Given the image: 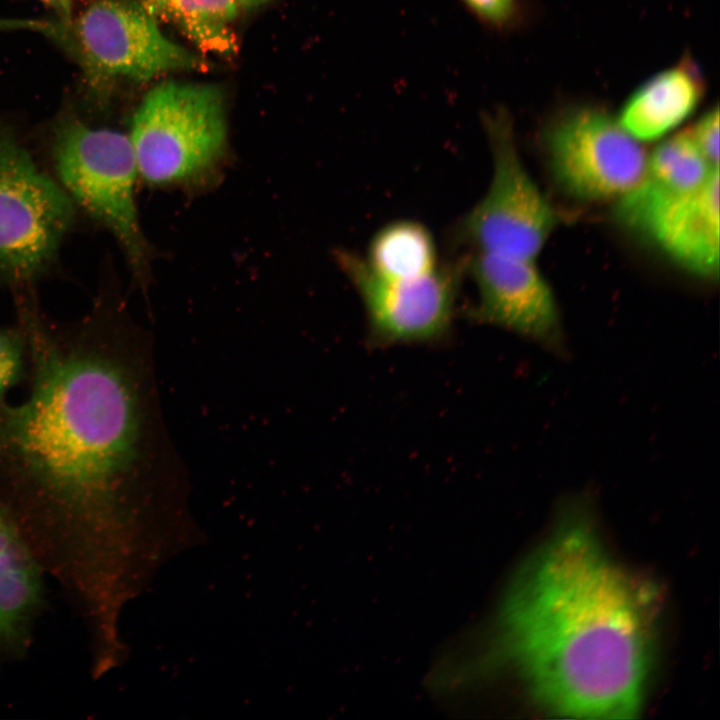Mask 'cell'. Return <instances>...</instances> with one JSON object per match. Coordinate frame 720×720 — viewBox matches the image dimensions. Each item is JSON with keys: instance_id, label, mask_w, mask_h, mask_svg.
Listing matches in <instances>:
<instances>
[{"instance_id": "obj_1", "label": "cell", "mask_w": 720, "mask_h": 720, "mask_svg": "<svg viewBox=\"0 0 720 720\" xmlns=\"http://www.w3.org/2000/svg\"><path fill=\"white\" fill-rule=\"evenodd\" d=\"M31 385L0 405V509L81 618L117 588L125 485L138 404L99 311L70 326L22 322Z\"/></svg>"}, {"instance_id": "obj_2", "label": "cell", "mask_w": 720, "mask_h": 720, "mask_svg": "<svg viewBox=\"0 0 720 720\" xmlns=\"http://www.w3.org/2000/svg\"><path fill=\"white\" fill-rule=\"evenodd\" d=\"M508 598V655L545 709L632 718L650 664L654 593L609 557L585 499L566 503Z\"/></svg>"}, {"instance_id": "obj_3", "label": "cell", "mask_w": 720, "mask_h": 720, "mask_svg": "<svg viewBox=\"0 0 720 720\" xmlns=\"http://www.w3.org/2000/svg\"><path fill=\"white\" fill-rule=\"evenodd\" d=\"M138 175L158 187L199 183L228 148L224 97L215 85L166 81L136 109L128 134Z\"/></svg>"}, {"instance_id": "obj_4", "label": "cell", "mask_w": 720, "mask_h": 720, "mask_svg": "<svg viewBox=\"0 0 720 720\" xmlns=\"http://www.w3.org/2000/svg\"><path fill=\"white\" fill-rule=\"evenodd\" d=\"M51 156L70 199L117 240L136 280H149L152 250L135 201L138 175L128 135L64 115L53 128Z\"/></svg>"}, {"instance_id": "obj_5", "label": "cell", "mask_w": 720, "mask_h": 720, "mask_svg": "<svg viewBox=\"0 0 720 720\" xmlns=\"http://www.w3.org/2000/svg\"><path fill=\"white\" fill-rule=\"evenodd\" d=\"M75 218L73 201L0 124V280L18 287L54 261Z\"/></svg>"}, {"instance_id": "obj_6", "label": "cell", "mask_w": 720, "mask_h": 720, "mask_svg": "<svg viewBox=\"0 0 720 720\" xmlns=\"http://www.w3.org/2000/svg\"><path fill=\"white\" fill-rule=\"evenodd\" d=\"M481 122L492 154V180L456 225L454 239L473 251L534 260L556 224L554 209L520 159L508 112H483Z\"/></svg>"}, {"instance_id": "obj_7", "label": "cell", "mask_w": 720, "mask_h": 720, "mask_svg": "<svg viewBox=\"0 0 720 720\" xmlns=\"http://www.w3.org/2000/svg\"><path fill=\"white\" fill-rule=\"evenodd\" d=\"M64 48L91 80L147 82L167 72L200 68L197 55L169 39L153 14L131 0H96L66 32Z\"/></svg>"}, {"instance_id": "obj_8", "label": "cell", "mask_w": 720, "mask_h": 720, "mask_svg": "<svg viewBox=\"0 0 720 720\" xmlns=\"http://www.w3.org/2000/svg\"><path fill=\"white\" fill-rule=\"evenodd\" d=\"M335 256L363 303L370 344L434 343L448 335L466 274L465 258L418 279L389 280L374 274L353 252L338 249Z\"/></svg>"}, {"instance_id": "obj_9", "label": "cell", "mask_w": 720, "mask_h": 720, "mask_svg": "<svg viewBox=\"0 0 720 720\" xmlns=\"http://www.w3.org/2000/svg\"><path fill=\"white\" fill-rule=\"evenodd\" d=\"M554 180L579 200L621 196L644 176L647 156L618 121L594 108L562 116L547 134Z\"/></svg>"}, {"instance_id": "obj_10", "label": "cell", "mask_w": 720, "mask_h": 720, "mask_svg": "<svg viewBox=\"0 0 720 720\" xmlns=\"http://www.w3.org/2000/svg\"><path fill=\"white\" fill-rule=\"evenodd\" d=\"M464 258L478 293L468 311L471 320L516 333L557 357L567 356L555 297L534 260L473 250Z\"/></svg>"}, {"instance_id": "obj_11", "label": "cell", "mask_w": 720, "mask_h": 720, "mask_svg": "<svg viewBox=\"0 0 720 720\" xmlns=\"http://www.w3.org/2000/svg\"><path fill=\"white\" fill-rule=\"evenodd\" d=\"M45 572L0 510V666L25 656L45 604Z\"/></svg>"}, {"instance_id": "obj_12", "label": "cell", "mask_w": 720, "mask_h": 720, "mask_svg": "<svg viewBox=\"0 0 720 720\" xmlns=\"http://www.w3.org/2000/svg\"><path fill=\"white\" fill-rule=\"evenodd\" d=\"M654 240L690 272L718 279L719 168L671 212Z\"/></svg>"}, {"instance_id": "obj_13", "label": "cell", "mask_w": 720, "mask_h": 720, "mask_svg": "<svg viewBox=\"0 0 720 720\" xmlns=\"http://www.w3.org/2000/svg\"><path fill=\"white\" fill-rule=\"evenodd\" d=\"M702 96V85L692 72L673 68L643 84L626 102L619 124L637 140H654L685 120Z\"/></svg>"}, {"instance_id": "obj_14", "label": "cell", "mask_w": 720, "mask_h": 720, "mask_svg": "<svg viewBox=\"0 0 720 720\" xmlns=\"http://www.w3.org/2000/svg\"><path fill=\"white\" fill-rule=\"evenodd\" d=\"M364 260L374 274L389 280L418 279L439 267L432 234L412 220L394 221L378 230Z\"/></svg>"}, {"instance_id": "obj_15", "label": "cell", "mask_w": 720, "mask_h": 720, "mask_svg": "<svg viewBox=\"0 0 720 720\" xmlns=\"http://www.w3.org/2000/svg\"><path fill=\"white\" fill-rule=\"evenodd\" d=\"M143 5L206 52L229 54L236 48L231 28L241 9L236 0H144Z\"/></svg>"}, {"instance_id": "obj_16", "label": "cell", "mask_w": 720, "mask_h": 720, "mask_svg": "<svg viewBox=\"0 0 720 720\" xmlns=\"http://www.w3.org/2000/svg\"><path fill=\"white\" fill-rule=\"evenodd\" d=\"M712 167L684 131L655 148L647 159L644 176L678 195H689L699 189Z\"/></svg>"}, {"instance_id": "obj_17", "label": "cell", "mask_w": 720, "mask_h": 720, "mask_svg": "<svg viewBox=\"0 0 720 720\" xmlns=\"http://www.w3.org/2000/svg\"><path fill=\"white\" fill-rule=\"evenodd\" d=\"M28 371V347L22 328L0 327V405Z\"/></svg>"}, {"instance_id": "obj_18", "label": "cell", "mask_w": 720, "mask_h": 720, "mask_svg": "<svg viewBox=\"0 0 720 720\" xmlns=\"http://www.w3.org/2000/svg\"><path fill=\"white\" fill-rule=\"evenodd\" d=\"M463 8L482 26L505 31L514 26L518 14V0H459Z\"/></svg>"}, {"instance_id": "obj_19", "label": "cell", "mask_w": 720, "mask_h": 720, "mask_svg": "<svg viewBox=\"0 0 720 720\" xmlns=\"http://www.w3.org/2000/svg\"><path fill=\"white\" fill-rule=\"evenodd\" d=\"M693 142L712 167H719V110L708 111L689 130Z\"/></svg>"}, {"instance_id": "obj_20", "label": "cell", "mask_w": 720, "mask_h": 720, "mask_svg": "<svg viewBox=\"0 0 720 720\" xmlns=\"http://www.w3.org/2000/svg\"><path fill=\"white\" fill-rule=\"evenodd\" d=\"M51 22L33 19L0 18V31L30 30L47 35L51 30Z\"/></svg>"}, {"instance_id": "obj_21", "label": "cell", "mask_w": 720, "mask_h": 720, "mask_svg": "<svg viewBox=\"0 0 720 720\" xmlns=\"http://www.w3.org/2000/svg\"><path fill=\"white\" fill-rule=\"evenodd\" d=\"M48 7L53 9L59 17V22L65 26H69L72 18V0H40Z\"/></svg>"}, {"instance_id": "obj_22", "label": "cell", "mask_w": 720, "mask_h": 720, "mask_svg": "<svg viewBox=\"0 0 720 720\" xmlns=\"http://www.w3.org/2000/svg\"><path fill=\"white\" fill-rule=\"evenodd\" d=\"M240 8H251L261 5L269 0H236Z\"/></svg>"}]
</instances>
